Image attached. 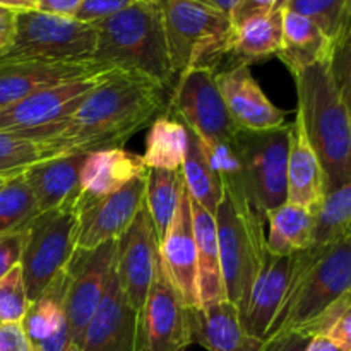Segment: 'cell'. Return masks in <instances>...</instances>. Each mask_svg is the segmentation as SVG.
Masks as SVG:
<instances>
[{
  "label": "cell",
  "mask_w": 351,
  "mask_h": 351,
  "mask_svg": "<svg viewBox=\"0 0 351 351\" xmlns=\"http://www.w3.org/2000/svg\"><path fill=\"white\" fill-rule=\"evenodd\" d=\"M167 89L154 79L113 69L71 117L38 136L41 160L123 149L167 108Z\"/></svg>",
  "instance_id": "obj_1"
},
{
  "label": "cell",
  "mask_w": 351,
  "mask_h": 351,
  "mask_svg": "<svg viewBox=\"0 0 351 351\" xmlns=\"http://www.w3.org/2000/svg\"><path fill=\"white\" fill-rule=\"evenodd\" d=\"M350 67V38H345L329 60L308 65L293 75L297 115L321 161L329 189L351 182Z\"/></svg>",
  "instance_id": "obj_2"
},
{
  "label": "cell",
  "mask_w": 351,
  "mask_h": 351,
  "mask_svg": "<svg viewBox=\"0 0 351 351\" xmlns=\"http://www.w3.org/2000/svg\"><path fill=\"white\" fill-rule=\"evenodd\" d=\"M219 180L221 199L213 216L218 237L223 287L226 298L237 305L242 315L250 288L267 254L264 218L247 201L237 167L219 171Z\"/></svg>",
  "instance_id": "obj_3"
},
{
  "label": "cell",
  "mask_w": 351,
  "mask_h": 351,
  "mask_svg": "<svg viewBox=\"0 0 351 351\" xmlns=\"http://www.w3.org/2000/svg\"><path fill=\"white\" fill-rule=\"evenodd\" d=\"M93 26L98 34L93 62L108 69L137 72L171 89L177 77L168 57L158 0H139Z\"/></svg>",
  "instance_id": "obj_4"
},
{
  "label": "cell",
  "mask_w": 351,
  "mask_h": 351,
  "mask_svg": "<svg viewBox=\"0 0 351 351\" xmlns=\"http://www.w3.org/2000/svg\"><path fill=\"white\" fill-rule=\"evenodd\" d=\"M346 291H351V239L293 254L287 293L266 338L304 328Z\"/></svg>",
  "instance_id": "obj_5"
},
{
  "label": "cell",
  "mask_w": 351,
  "mask_h": 351,
  "mask_svg": "<svg viewBox=\"0 0 351 351\" xmlns=\"http://www.w3.org/2000/svg\"><path fill=\"white\" fill-rule=\"evenodd\" d=\"M168 57L175 77L192 69H211L226 60L232 38L228 16L197 0H158Z\"/></svg>",
  "instance_id": "obj_6"
},
{
  "label": "cell",
  "mask_w": 351,
  "mask_h": 351,
  "mask_svg": "<svg viewBox=\"0 0 351 351\" xmlns=\"http://www.w3.org/2000/svg\"><path fill=\"white\" fill-rule=\"evenodd\" d=\"M96 27L74 17L41 10L16 12L12 41L0 50V60L86 62L96 51Z\"/></svg>",
  "instance_id": "obj_7"
},
{
  "label": "cell",
  "mask_w": 351,
  "mask_h": 351,
  "mask_svg": "<svg viewBox=\"0 0 351 351\" xmlns=\"http://www.w3.org/2000/svg\"><path fill=\"white\" fill-rule=\"evenodd\" d=\"M290 125L237 132L233 147L239 180L247 201L266 215L287 202V160Z\"/></svg>",
  "instance_id": "obj_8"
},
{
  "label": "cell",
  "mask_w": 351,
  "mask_h": 351,
  "mask_svg": "<svg viewBox=\"0 0 351 351\" xmlns=\"http://www.w3.org/2000/svg\"><path fill=\"white\" fill-rule=\"evenodd\" d=\"M79 218L72 204L38 215L27 226L21 267L27 300L34 302L65 271L77 249Z\"/></svg>",
  "instance_id": "obj_9"
},
{
  "label": "cell",
  "mask_w": 351,
  "mask_h": 351,
  "mask_svg": "<svg viewBox=\"0 0 351 351\" xmlns=\"http://www.w3.org/2000/svg\"><path fill=\"white\" fill-rule=\"evenodd\" d=\"M211 69H192L171 86L170 113L189 127L204 146L232 144L240 127L226 110Z\"/></svg>",
  "instance_id": "obj_10"
},
{
  "label": "cell",
  "mask_w": 351,
  "mask_h": 351,
  "mask_svg": "<svg viewBox=\"0 0 351 351\" xmlns=\"http://www.w3.org/2000/svg\"><path fill=\"white\" fill-rule=\"evenodd\" d=\"M115 256L117 240H113L91 250L75 249L65 267L62 307L74 351L81 348L86 328L101 302Z\"/></svg>",
  "instance_id": "obj_11"
},
{
  "label": "cell",
  "mask_w": 351,
  "mask_h": 351,
  "mask_svg": "<svg viewBox=\"0 0 351 351\" xmlns=\"http://www.w3.org/2000/svg\"><path fill=\"white\" fill-rule=\"evenodd\" d=\"M108 72L62 82L5 106L0 110V130L21 134L34 141L71 117Z\"/></svg>",
  "instance_id": "obj_12"
},
{
  "label": "cell",
  "mask_w": 351,
  "mask_h": 351,
  "mask_svg": "<svg viewBox=\"0 0 351 351\" xmlns=\"http://www.w3.org/2000/svg\"><path fill=\"white\" fill-rule=\"evenodd\" d=\"M191 343L189 308L158 257L149 295L136 326L134 351H185Z\"/></svg>",
  "instance_id": "obj_13"
},
{
  "label": "cell",
  "mask_w": 351,
  "mask_h": 351,
  "mask_svg": "<svg viewBox=\"0 0 351 351\" xmlns=\"http://www.w3.org/2000/svg\"><path fill=\"white\" fill-rule=\"evenodd\" d=\"M158 257L160 243L144 202L129 228L117 240L115 256V271L120 288L137 321L149 295Z\"/></svg>",
  "instance_id": "obj_14"
},
{
  "label": "cell",
  "mask_w": 351,
  "mask_h": 351,
  "mask_svg": "<svg viewBox=\"0 0 351 351\" xmlns=\"http://www.w3.org/2000/svg\"><path fill=\"white\" fill-rule=\"evenodd\" d=\"M160 257L168 278L180 293L185 307L195 311L201 307L197 287V254H195L194 228H192L191 197L184 178L178 195V208L160 242Z\"/></svg>",
  "instance_id": "obj_15"
},
{
  "label": "cell",
  "mask_w": 351,
  "mask_h": 351,
  "mask_svg": "<svg viewBox=\"0 0 351 351\" xmlns=\"http://www.w3.org/2000/svg\"><path fill=\"white\" fill-rule=\"evenodd\" d=\"M146 184L147 173L139 175L79 215L77 249L91 250L119 240L146 202Z\"/></svg>",
  "instance_id": "obj_16"
},
{
  "label": "cell",
  "mask_w": 351,
  "mask_h": 351,
  "mask_svg": "<svg viewBox=\"0 0 351 351\" xmlns=\"http://www.w3.org/2000/svg\"><path fill=\"white\" fill-rule=\"evenodd\" d=\"M226 110L240 129L269 130L287 125V113L266 96L249 65H235L215 74Z\"/></svg>",
  "instance_id": "obj_17"
},
{
  "label": "cell",
  "mask_w": 351,
  "mask_h": 351,
  "mask_svg": "<svg viewBox=\"0 0 351 351\" xmlns=\"http://www.w3.org/2000/svg\"><path fill=\"white\" fill-rule=\"evenodd\" d=\"M105 71L112 69L93 60H0V110L41 89Z\"/></svg>",
  "instance_id": "obj_18"
},
{
  "label": "cell",
  "mask_w": 351,
  "mask_h": 351,
  "mask_svg": "<svg viewBox=\"0 0 351 351\" xmlns=\"http://www.w3.org/2000/svg\"><path fill=\"white\" fill-rule=\"evenodd\" d=\"M136 324V314L123 297L113 264L105 293L86 328L79 351H134Z\"/></svg>",
  "instance_id": "obj_19"
},
{
  "label": "cell",
  "mask_w": 351,
  "mask_h": 351,
  "mask_svg": "<svg viewBox=\"0 0 351 351\" xmlns=\"http://www.w3.org/2000/svg\"><path fill=\"white\" fill-rule=\"evenodd\" d=\"M144 173H147V167L144 165L143 156L130 151L106 149L88 154L81 168L79 194L72 204L77 218L86 209Z\"/></svg>",
  "instance_id": "obj_20"
},
{
  "label": "cell",
  "mask_w": 351,
  "mask_h": 351,
  "mask_svg": "<svg viewBox=\"0 0 351 351\" xmlns=\"http://www.w3.org/2000/svg\"><path fill=\"white\" fill-rule=\"evenodd\" d=\"M291 267H293V254L273 256L267 252L264 257L263 266L250 288L245 311L240 315L243 329L252 338L261 341L266 338L267 329L273 324L287 293Z\"/></svg>",
  "instance_id": "obj_21"
},
{
  "label": "cell",
  "mask_w": 351,
  "mask_h": 351,
  "mask_svg": "<svg viewBox=\"0 0 351 351\" xmlns=\"http://www.w3.org/2000/svg\"><path fill=\"white\" fill-rule=\"evenodd\" d=\"M329 191L324 170L308 141L302 119L290 123L287 160V202L315 213Z\"/></svg>",
  "instance_id": "obj_22"
},
{
  "label": "cell",
  "mask_w": 351,
  "mask_h": 351,
  "mask_svg": "<svg viewBox=\"0 0 351 351\" xmlns=\"http://www.w3.org/2000/svg\"><path fill=\"white\" fill-rule=\"evenodd\" d=\"M192 341L208 351H259L263 341L247 335L235 304L223 298L189 311Z\"/></svg>",
  "instance_id": "obj_23"
},
{
  "label": "cell",
  "mask_w": 351,
  "mask_h": 351,
  "mask_svg": "<svg viewBox=\"0 0 351 351\" xmlns=\"http://www.w3.org/2000/svg\"><path fill=\"white\" fill-rule=\"evenodd\" d=\"M88 154L48 158L24 171L38 215L74 204L81 187V168Z\"/></svg>",
  "instance_id": "obj_24"
},
{
  "label": "cell",
  "mask_w": 351,
  "mask_h": 351,
  "mask_svg": "<svg viewBox=\"0 0 351 351\" xmlns=\"http://www.w3.org/2000/svg\"><path fill=\"white\" fill-rule=\"evenodd\" d=\"M64 273L38 300L31 302L23 319V329L36 351H74L62 307Z\"/></svg>",
  "instance_id": "obj_25"
},
{
  "label": "cell",
  "mask_w": 351,
  "mask_h": 351,
  "mask_svg": "<svg viewBox=\"0 0 351 351\" xmlns=\"http://www.w3.org/2000/svg\"><path fill=\"white\" fill-rule=\"evenodd\" d=\"M336 45L338 43L329 40L314 21L285 9L281 48L276 57L287 65L291 74L295 75L317 62L329 60L335 53Z\"/></svg>",
  "instance_id": "obj_26"
},
{
  "label": "cell",
  "mask_w": 351,
  "mask_h": 351,
  "mask_svg": "<svg viewBox=\"0 0 351 351\" xmlns=\"http://www.w3.org/2000/svg\"><path fill=\"white\" fill-rule=\"evenodd\" d=\"M283 12L285 10H276L233 26L226 53L230 67L250 65L252 62L276 57L281 48Z\"/></svg>",
  "instance_id": "obj_27"
},
{
  "label": "cell",
  "mask_w": 351,
  "mask_h": 351,
  "mask_svg": "<svg viewBox=\"0 0 351 351\" xmlns=\"http://www.w3.org/2000/svg\"><path fill=\"white\" fill-rule=\"evenodd\" d=\"M191 197V195H189ZM192 228H194L195 254H197V287L201 305L226 298L219 263L218 237L215 216L191 197Z\"/></svg>",
  "instance_id": "obj_28"
},
{
  "label": "cell",
  "mask_w": 351,
  "mask_h": 351,
  "mask_svg": "<svg viewBox=\"0 0 351 351\" xmlns=\"http://www.w3.org/2000/svg\"><path fill=\"white\" fill-rule=\"evenodd\" d=\"M269 233L266 249L273 256H291L312 245L314 213L302 206L285 202L266 215Z\"/></svg>",
  "instance_id": "obj_29"
},
{
  "label": "cell",
  "mask_w": 351,
  "mask_h": 351,
  "mask_svg": "<svg viewBox=\"0 0 351 351\" xmlns=\"http://www.w3.org/2000/svg\"><path fill=\"white\" fill-rule=\"evenodd\" d=\"M185 129H187V147H185L184 163L180 167L185 189L195 202L215 215L221 199V180L209 161L199 137L187 125Z\"/></svg>",
  "instance_id": "obj_30"
},
{
  "label": "cell",
  "mask_w": 351,
  "mask_h": 351,
  "mask_svg": "<svg viewBox=\"0 0 351 351\" xmlns=\"http://www.w3.org/2000/svg\"><path fill=\"white\" fill-rule=\"evenodd\" d=\"M187 147V129L170 112L161 113L151 122L146 136L143 161L147 168L180 170Z\"/></svg>",
  "instance_id": "obj_31"
},
{
  "label": "cell",
  "mask_w": 351,
  "mask_h": 351,
  "mask_svg": "<svg viewBox=\"0 0 351 351\" xmlns=\"http://www.w3.org/2000/svg\"><path fill=\"white\" fill-rule=\"evenodd\" d=\"M351 182L329 189L314 213L312 245H332L351 239Z\"/></svg>",
  "instance_id": "obj_32"
},
{
  "label": "cell",
  "mask_w": 351,
  "mask_h": 351,
  "mask_svg": "<svg viewBox=\"0 0 351 351\" xmlns=\"http://www.w3.org/2000/svg\"><path fill=\"white\" fill-rule=\"evenodd\" d=\"M182 173L180 170H160L147 168L146 184V209L149 213L158 243L163 240L171 219L178 208Z\"/></svg>",
  "instance_id": "obj_33"
},
{
  "label": "cell",
  "mask_w": 351,
  "mask_h": 351,
  "mask_svg": "<svg viewBox=\"0 0 351 351\" xmlns=\"http://www.w3.org/2000/svg\"><path fill=\"white\" fill-rule=\"evenodd\" d=\"M287 9L314 21L335 43L350 38L351 0H287Z\"/></svg>",
  "instance_id": "obj_34"
},
{
  "label": "cell",
  "mask_w": 351,
  "mask_h": 351,
  "mask_svg": "<svg viewBox=\"0 0 351 351\" xmlns=\"http://www.w3.org/2000/svg\"><path fill=\"white\" fill-rule=\"evenodd\" d=\"M36 216V204L24 175L7 180L0 189V235L26 228Z\"/></svg>",
  "instance_id": "obj_35"
},
{
  "label": "cell",
  "mask_w": 351,
  "mask_h": 351,
  "mask_svg": "<svg viewBox=\"0 0 351 351\" xmlns=\"http://www.w3.org/2000/svg\"><path fill=\"white\" fill-rule=\"evenodd\" d=\"M38 161H41V151L36 141L0 130V175L16 177Z\"/></svg>",
  "instance_id": "obj_36"
},
{
  "label": "cell",
  "mask_w": 351,
  "mask_h": 351,
  "mask_svg": "<svg viewBox=\"0 0 351 351\" xmlns=\"http://www.w3.org/2000/svg\"><path fill=\"white\" fill-rule=\"evenodd\" d=\"M29 308L26 285L23 278V267L17 264L0 280V324L23 322Z\"/></svg>",
  "instance_id": "obj_37"
},
{
  "label": "cell",
  "mask_w": 351,
  "mask_h": 351,
  "mask_svg": "<svg viewBox=\"0 0 351 351\" xmlns=\"http://www.w3.org/2000/svg\"><path fill=\"white\" fill-rule=\"evenodd\" d=\"M348 312H351V291L343 293L338 300H335L331 305H328L317 317L312 319L311 322H307L304 328L297 329V331L311 339L315 338V336H324L326 332H328L343 315L348 314Z\"/></svg>",
  "instance_id": "obj_38"
},
{
  "label": "cell",
  "mask_w": 351,
  "mask_h": 351,
  "mask_svg": "<svg viewBox=\"0 0 351 351\" xmlns=\"http://www.w3.org/2000/svg\"><path fill=\"white\" fill-rule=\"evenodd\" d=\"M139 0H84L72 17L81 23L96 24L122 12Z\"/></svg>",
  "instance_id": "obj_39"
},
{
  "label": "cell",
  "mask_w": 351,
  "mask_h": 351,
  "mask_svg": "<svg viewBox=\"0 0 351 351\" xmlns=\"http://www.w3.org/2000/svg\"><path fill=\"white\" fill-rule=\"evenodd\" d=\"M27 239V226L17 232L3 233L0 235V280L9 273L10 269L21 264L24 245Z\"/></svg>",
  "instance_id": "obj_40"
},
{
  "label": "cell",
  "mask_w": 351,
  "mask_h": 351,
  "mask_svg": "<svg viewBox=\"0 0 351 351\" xmlns=\"http://www.w3.org/2000/svg\"><path fill=\"white\" fill-rule=\"evenodd\" d=\"M285 9H287V0H240L230 21H232V26H239L240 23L252 17L266 16V14Z\"/></svg>",
  "instance_id": "obj_41"
},
{
  "label": "cell",
  "mask_w": 351,
  "mask_h": 351,
  "mask_svg": "<svg viewBox=\"0 0 351 351\" xmlns=\"http://www.w3.org/2000/svg\"><path fill=\"white\" fill-rule=\"evenodd\" d=\"M311 338L298 331H283L263 341L259 351H305Z\"/></svg>",
  "instance_id": "obj_42"
},
{
  "label": "cell",
  "mask_w": 351,
  "mask_h": 351,
  "mask_svg": "<svg viewBox=\"0 0 351 351\" xmlns=\"http://www.w3.org/2000/svg\"><path fill=\"white\" fill-rule=\"evenodd\" d=\"M0 351H36L21 322L0 324Z\"/></svg>",
  "instance_id": "obj_43"
},
{
  "label": "cell",
  "mask_w": 351,
  "mask_h": 351,
  "mask_svg": "<svg viewBox=\"0 0 351 351\" xmlns=\"http://www.w3.org/2000/svg\"><path fill=\"white\" fill-rule=\"evenodd\" d=\"M332 345L338 346L341 351H351V312L343 315L331 329L324 335Z\"/></svg>",
  "instance_id": "obj_44"
},
{
  "label": "cell",
  "mask_w": 351,
  "mask_h": 351,
  "mask_svg": "<svg viewBox=\"0 0 351 351\" xmlns=\"http://www.w3.org/2000/svg\"><path fill=\"white\" fill-rule=\"evenodd\" d=\"M84 0H38L36 10L72 17Z\"/></svg>",
  "instance_id": "obj_45"
},
{
  "label": "cell",
  "mask_w": 351,
  "mask_h": 351,
  "mask_svg": "<svg viewBox=\"0 0 351 351\" xmlns=\"http://www.w3.org/2000/svg\"><path fill=\"white\" fill-rule=\"evenodd\" d=\"M16 29V12L0 5V50L12 41Z\"/></svg>",
  "instance_id": "obj_46"
},
{
  "label": "cell",
  "mask_w": 351,
  "mask_h": 351,
  "mask_svg": "<svg viewBox=\"0 0 351 351\" xmlns=\"http://www.w3.org/2000/svg\"><path fill=\"white\" fill-rule=\"evenodd\" d=\"M197 2L204 3V5L211 7V9L218 10V12L225 14V16L232 17L233 10L239 5L240 0H197Z\"/></svg>",
  "instance_id": "obj_47"
},
{
  "label": "cell",
  "mask_w": 351,
  "mask_h": 351,
  "mask_svg": "<svg viewBox=\"0 0 351 351\" xmlns=\"http://www.w3.org/2000/svg\"><path fill=\"white\" fill-rule=\"evenodd\" d=\"M0 5L14 12H24V10H36L38 0H0Z\"/></svg>",
  "instance_id": "obj_48"
},
{
  "label": "cell",
  "mask_w": 351,
  "mask_h": 351,
  "mask_svg": "<svg viewBox=\"0 0 351 351\" xmlns=\"http://www.w3.org/2000/svg\"><path fill=\"white\" fill-rule=\"evenodd\" d=\"M305 351H341V350H339L336 345H332V343L329 341L328 338H324V336H315V338H312L311 341H308Z\"/></svg>",
  "instance_id": "obj_49"
},
{
  "label": "cell",
  "mask_w": 351,
  "mask_h": 351,
  "mask_svg": "<svg viewBox=\"0 0 351 351\" xmlns=\"http://www.w3.org/2000/svg\"><path fill=\"white\" fill-rule=\"evenodd\" d=\"M10 178H12V177H3V175H0V189H2V185L5 184L7 180H10Z\"/></svg>",
  "instance_id": "obj_50"
}]
</instances>
